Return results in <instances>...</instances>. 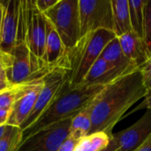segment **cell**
<instances>
[{"instance_id": "obj_7", "label": "cell", "mask_w": 151, "mask_h": 151, "mask_svg": "<svg viewBox=\"0 0 151 151\" xmlns=\"http://www.w3.org/2000/svg\"><path fill=\"white\" fill-rule=\"evenodd\" d=\"M81 37L104 29L113 32L111 0H79Z\"/></svg>"}, {"instance_id": "obj_8", "label": "cell", "mask_w": 151, "mask_h": 151, "mask_svg": "<svg viewBox=\"0 0 151 151\" xmlns=\"http://www.w3.org/2000/svg\"><path fill=\"white\" fill-rule=\"evenodd\" d=\"M73 118L43 127L22 142L16 151H58L69 137Z\"/></svg>"}, {"instance_id": "obj_6", "label": "cell", "mask_w": 151, "mask_h": 151, "mask_svg": "<svg viewBox=\"0 0 151 151\" xmlns=\"http://www.w3.org/2000/svg\"><path fill=\"white\" fill-rule=\"evenodd\" d=\"M66 71L59 65L52 68L43 78L42 88L30 114L19 127L21 131L33 125L41 114L51 104L68 82Z\"/></svg>"}, {"instance_id": "obj_2", "label": "cell", "mask_w": 151, "mask_h": 151, "mask_svg": "<svg viewBox=\"0 0 151 151\" xmlns=\"http://www.w3.org/2000/svg\"><path fill=\"white\" fill-rule=\"evenodd\" d=\"M103 88L104 86L84 85L71 88L68 81L60 94L41 114L36 121L28 128L21 131L20 143L45 127L73 118L86 109Z\"/></svg>"}, {"instance_id": "obj_23", "label": "cell", "mask_w": 151, "mask_h": 151, "mask_svg": "<svg viewBox=\"0 0 151 151\" xmlns=\"http://www.w3.org/2000/svg\"><path fill=\"white\" fill-rule=\"evenodd\" d=\"M138 70L140 71L142 78V82L146 89L151 88V56L143 63Z\"/></svg>"}, {"instance_id": "obj_16", "label": "cell", "mask_w": 151, "mask_h": 151, "mask_svg": "<svg viewBox=\"0 0 151 151\" xmlns=\"http://www.w3.org/2000/svg\"><path fill=\"white\" fill-rule=\"evenodd\" d=\"M113 33L117 37L132 32L128 0H111Z\"/></svg>"}, {"instance_id": "obj_12", "label": "cell", "mask_w": 151, "mask_h": 151, "mask_svg": "<svg viewBox=\"0 0 151 151\" xmlns=\"http://www.w3.org/2000/svg\"><path fill=\"white\" fill-rule=\"evenodd\" d=\"M126 74L128 73H124L104 60L102 58H99L91 66L81 85L105 87Z\"/></svg>"}, {"instance_id": "obj_9", "label": "cell", "mask_w": 151, "mask_h": 151, "mask_svg": "<svg viewBox=\"0 0 151 151\" xmlns=\"http://www.w3.org/2000/svg\"><path fill=\"white\" fill-rule=\"evenodd\" d=\"M50 70L42 73L25 83L22 93L16 100L11 110V115L7 122L8 126L19 128L22 123L26 120L27 116L32 111L38 95L42 88L43 78Z\"/></svg>"}, {"instance_id": "obj_31", "label": "cell", "mask_w": 151, "mask_h": 151, "mask_svg": "<svg viewBox=\"0 0 151 151\" xmlns=\"http://www.w3.org/2000/svg\"><path fill=\"white\" fill-rule=\"evenodd\" d=\"M3 16H4V5H3V2H0V33H1V27L3 23Z\"/></svg>"}, {"instance_id": "obj_25", "label": "cell", "mask_w": 151, "mask_h": 151, "mask_svg": "<svg viewBox=\"0 0 151 151\" xmlns=\"http://www.w3.org/2000/svg\"><path fill=\"white\" fill-rule=\"evenodd\" d=\"M58 0H35V4L37 9L41 12L44 13L47 11H49L52 6H54L58 3Z\"/></svg>"}, {"instance_id": "obj_22", "label": "cell", "mask_w": 151, "mask_h": 151, "mask_svg": "<svg viewBox=\"0 0 151 151\" xmlns=\"http://www.w3.org/2000/svg\"><path fill=\"white\" fill-rule=\"evenodd\" d=\"M143 42L145 43L149 57L151 56V0L144 2V23H143Z\"/></svg>"}, {"instance_id": "obj_11", "label": "cell", "mask_w": 151, "mask_h": 151, "mask_svg": "<svg viewBox=\"0 0 151 151\" xmlns=\"http://www.w3.org/2000/svg\"><path fill=\"white\" fill-rule=\"evenodd\" d=\"M19 0L4 1V16L0 33V54H8L13 49L18 34Z\"/></svg>"}, {"instance_id": "obj_1", "label": "cell", "mask_w": 151, "mask_h": 151, "mask_svg": "<svg viewBox=\"0 0 151 151\" xmlns=\"http://www.w3.org/2000/svg\"><path fill=\"white\" fill-rule=\"evenodd\" d=\"M145 88L139 70L119 77L104 87L89 104L90 134H111L114 126L139 100L143 99Z\"/></svg>"}, {"instance_id": "obj_14", "label": "cell", "mask_w": 151, "mask_h": 151, "mask_svg": "<svg viewBox=\"0 0 151 151\" xmlns=\"http://www.w3.org/2000/svg\"><path fill=\"white\" fill-rule=\"evenodd\" d=\"M124 54L138 68L150 58L143 39L133 32L118 37Z\"/></svg>"}, {"instance_id": "obj_10", "label": "cell", "mask_w": 151, "mask_h": 151, "mask_svg": "<svg viewBox=\"0 0 151 151\" xmlns=\"http://www.w3.org/2000/svg\"><path fill=\"white\" fill-rule=\"evenodd\" d=\"M150 136L151 111H147L139 120L127 129L112 134L119 151H135Z\"/></svg>"}, {"instance_id": "obj_3", "label": "cell", "mask_w": 151, "mask_h": 151, "mask_svg": "<svg viewBox=\"0 0 151 151\" xmlns=\"http://www.w3.org/2000/svg\"><path fill=\"white\" fill-rule=\"evenodd\" d=\"M115 37L117 36L111 31L96 30L81 36L72 49L65 50L58 65L66 71L71 88H77L83 82L104 47Z\"/></svg>"}, {"instance_id": "obj_21", "label": "cell", "mask_w": 151, "mask_h": 151, "mask_svg": "<svg viewBox=\"0 0 151 151\" xmlns=\"http://www.w3.org/2000/svg\"><path fill=\"white\" fill-rule=\"evenodd\" d=\"M25 83L12 86L0 92V110H12L14 103L22 93Z\"/></svg>"}, {"instance_id": "obj_28", "label": "cell", "mask_w": 151, "mask_h": 151, "mask_svg": "<svg viewBox=\"0 0 151 151\" xmlns=\"http://www.w3.org/2000/svg\"><path fill=\"white\" fill-rule=\"evenodd\" d=\"M135 151H151V136Z\"/></svg>"}, {"instance_id": "obj_30", "label": "cell", "mask_w": 151, "mask_h": 151, "mask_svg": "<svg viewBox=\"0 0 151 151\" xmlns=\"http://www.w3.org/2000/svg\"><path fill=\"white\" fill-rule=\"evenodd\" d=\"M12 85H11L6 80H0V92L12 87Z\"/></svg>"}, {"instance_id": "obj_29", "label": "cell", "mask_w": 151, "mask_h": 151, "mask_svg": "<svg viewBox=\"0 0 151 151\" xmlns=\"http://www.w3.org/2000/svg\"><path fill=\"white\" fill-rule=\"evenodd\" d=\"M102 151H119L118 145H117V143L115 142V141L113 140V138L111 139V143L109 144V146H108L106 149H104V150Z\"/></svg>"}, {"instance_id": "obj_24", "label": "cell", "mask_w": 151, "mask_h": 151, "mask_svg": "<svg viewBox=\"0 0 151 151\" xmlns=\"http://www.w3.org/2000/svg\"><path fill=\"white\" fill-rule=\"evenodd\" d=\"M140 110H147V111H151V88L150 89H147L146 91V94L143 97V100L142 102L137 106L135 107L131 112L134 113L137 111H140Z\"/></svg>"}, {"instance_id": "obj_19", "label": "cell", "mask_w": 151, "mask_h": 151, "mask_svg": "<svg viewBox=\"0 0 151 151\" xmlns=\"http://www.w3.org/2000/svg\"><path fill=\"white\" fill-rule=\"evenodd\" d=\"M144 2L143 0H128L129 16L132 32L142 38L144 23Z\"/></svg>"}, {"instance_id": "obj_4", "label": "cell", "mask_w": 151, "mask_h": 151, "mask_svg": "<svg viewBox=\"0 0 151 151\" xmlns=\"http://www.w3.org/2000/svg\"><path fill=\"white\" fill-rule=\"evenodd\" d=\"M43 14L58 32L65 50L81 39L79 0H58Z\"/></svg>"}, {"instance_id": "obj_33", "label": "cell", "mask_w": 151, "mask_h": 151, "mask_svg": "<svg viewBox=\"0 0 151 151\" xmlns=\"http://www.w3.org/2000/svg\"><path fill=\"white\" fill-rule=\"evenodd\" d=\"M6 127H7V125H5V126H1V127H0V139H1L2 136L4 135V134L5 130H6Z\"/></svg>"}, {"instance_id": "obj_26", "label": "cell", "mask_w": 151, "mask_h": 151, "mask_svg": "<svg viewBox=\"0 0 151 151\" xmlns=\"http://www.w3.org/2000/svg\"><path fill=\"white\" fill-rule=\"evenodd\" d=\"M79 141L72 138V137H68L63 143L62 145L59 147L58 150V151H74V149H75V146L77 144Z\"/></svg>"}, {"instance_id": "obj_15", "label": "cell", "mask_w": 151, "mask_h": 151, "mask_svg": "<svg viewBox=\"0 0 151 151\" xmlns=\"http://www.w3.org/2000/svg\"><path fill=\"white\" fill-rule=\"evenodd\" d=\"M100 58L126 73L138 70V67L127 58L121 50L118 37L112 39L103 50Z\"/></svg>"}, {"instance_id": "obj_13", "label": "cell", "mask_w": 151, "mask_h": 151, "mask_svg": "<svg viewBox=\"0 0 151 151\" xmlns=\"http://www.w3.org/2000/svg\"><path fill=\"white\" fill-rule=\"evenodd\" d=\"M65 52L63 42L52 26V24L46 19V39L45 50L42 58L44 68H54L58 65Z\"/></svg>"}, {"instance_id": "obj_32", "label": "cell", "mask_w": 151, "mask_h": 151, "mask_svg": "<svg viewBox=\"0 0 151 151\" xmlns=\"http://www.w3.org/2000/svg\"><path fill=\"white\" fill-rule=\"evenodd\" d=\"M0 80H6L4 69V66H3L1 61H0ZM6 81H7V80H6Z\"/></svg>"}, {"instance_id": "obj_18", "label": "cell", "mask_w": 151, "mask_h": 151, "mask_svg": "<svg viewBox=\"0 0 151 151\" xmlns=\"http://www.w3.org/2000/svg\"><path fill=\"white\" fill-rule=\"evenodd\" d=\"M91 118L89 105L74 116L71 122L69 136L80 141L81 138L89 134L91 130Z\"/></svg>"}, {"instance_id": "obj_27", "label": "cell", "mask_w": 151, "mask_h": 151, "mask_svg": "<svg viewBox=\"0 0 151 151\" xmlns=\"http://www.w3.org/2000/svg\"><path fill=\"white\" fill-rule=\"evenodd\" d=\"M11 115V110H0V127L7 125Z\"/></svg>"}, {"instance_id": "obj_5", "label": "cell", "mask_w": 151, "mask_h": 151, "mask_svg": "<svg viewBox=\"0 0 151 151\" xmlns=\"http://www.w3.org/2000/svg\"><path fill=\"white\" fill-rule=\"evenodd\" d=\"M45 39L46 17L37 9L35 1H27L26 42L31 54L35 73L44 69L42 58L45 50Z\"/></svg>"}, {"instance_id": "obj_17", "label": "cell", "mask_w": 151, "mask_h": 151, "mask_svg": "<svg viewBox=\"0 0 151 151\" xmlns=\"http://www.w3.org/2000/svg\"><path fill=\"white\" fill-rule=\"evenodd\" d=\"M112 139V134L96 132L81 138L76 144L74 151H102L106 149Z\"/></svg>"}, {"instance_id": "obj_20", "label": "cell", "mask_w": 151, "mask_h": 151, "mask_svg": "<svg viewBox=\"0 0 151 151\" xmlns=\"http://www.w3.org/2000/svg\"><path fill=\"white\" fill-rule=\"evenodd\" d=\"M21 130L19 127L8 126L0 139V151H16L21 142Z\"/></svg>"}]
</instances>
